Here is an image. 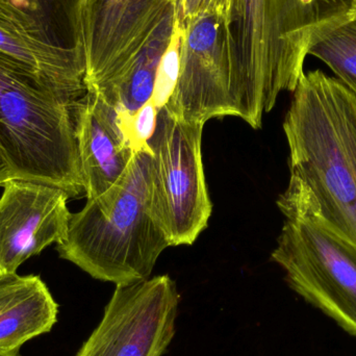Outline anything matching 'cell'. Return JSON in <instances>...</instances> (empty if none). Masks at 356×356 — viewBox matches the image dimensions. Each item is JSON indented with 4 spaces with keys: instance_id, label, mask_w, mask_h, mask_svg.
Masks as SVG:
<instances>
[{
    "instance_id": "15",
    "label": "cell",
    "mask_w": 356,
    "mask_h": 356,
    "mask_svg": "<svg viewBox=\"0 0 356 356\" xmlns=\"http://www.w3.org/2000/svg\"><path fill=\"white\" fill-rule=\"evenodd\" d=\"M41 19L65 45L85 54L90 0H12Z\"/></svg>"
},
{
    "instance_id": "10",
    "label": "cell",
    "mask_w": 356,
    "mask_h": 356,
    "mask_svg": "<svg viewBox=\"0 0 356 356\" xmlns=\"http://www.w3.org/2000/svg\"><path fill=\"white\" fill-rule=\"evenodd\" d=\"M0 197V274L17 273L29 257L60 244L68 232V193L41 182L10 179Z\"/></svg>"
},
{
    "instance_id": "4",
    "label": "cell",
    "mask_w": 356,
    "mask_h": 356,
    "mask_svg": "<svg viewBox=\"0 0 356 356\" xmlns=\"http://www.w3.org/2000/svg\"><path fill=\"white\" fill-rule=\"evenodd\" d=\"M76 102L38 86L0 54V145L13 179L85 193L76 134Z\"/></svg>"
},
{
    "instance_id": "18",
    "label": "cell",
    "mask_w": 356,
    "mask_h": 356,
    "mask_svg": "<svg viewBox=\"0 0 356 356\" xmlns=\"http://www.w3.org/2000/svg\"><path fill=\"white\" fill-rule=\"evenodd\" d=\"M159 112L160 110L152 97L134 116L123 120L135 152L149 147L148 142L156 131Z\"/></svg>"
},
{
    "instance_id": "16",
    "label": "cell",
    "mask_w": 356,
    "mask_h": 356,
    "mask_svg": "<svg viewBox=\"0 0 356 356\" xmlns=\"http://www.w3.org/2000/svg\"><path fill=\"white\" fill-rule=\"evenodd\" d=\"M309 56L327 65L356 96V17L322 29L309 46Z\"/></svg>"
},
{
    "instance_id": "2",
    "label": "cell",
    "mask_w": 356,
    "mask_h": 356,
    "mask_svg": "<svg viewBox=\"0 0 356 356\" xmlns=\"http://www.w3.org/2000/svg\"><path fill=\"white\" fill-rule=\"evenodd\" d=\"M353 15V0H232L228 26L238 118L261 129L278 96L296 89L314 38Z\"/></svg>"
},
{
    "instance_id": "9",
    "label": "cell",
    "mask_w": 356,
    "mask_h": 356,
    "mask_svg": "<svg viewBox=\"0 0 356 356\" xmlns=\"http://www.w3.org/2000/svg\"><path fill=\"white\" fill-rule=\"evenodd\" d=\"M0 54L50 93L74 102L87 93L85 56L12 0H0Z\"/></svg>"
},
{
    "instance_id": "6",
    "label": "cell",
    "mask_w": 356,
    "mask_h": 356,
    "mask_svg": "<svg viewBox=\"0 0 356 356\" xmlns=\"http://www.w3.org/2000/svg\"><path fill=\"white\" fill-rule=\"evenodd\" d=\"M203 127L173 116L163 106L148 142L150 209L170 246L194 244L213 211L202 162Z\"/></svg>"
},
{
    "instance_id": "17",
    "label": "cell",
    "mask_w": 356,
    "mask_h": 356,
    "mask_svg": "<svg viewBox=\"0 0 356 356\" xmlns=\"http://www.w3.org/2000/svg\"><path fill=\"white\" fill-rule=\"evenodd\" d=\"M180 47H181V24L177 17L170 43L159 66L154 95H152V99L156 102L159 110L165 106L177 87L180 68Z\"/></svg>"
},
{
    "instance_id": "19",
    "label": "cell",
    "mask_w": 356,
    "mask_h": 356,
    "mask_svg": "<svg viewBox=\"0 0 356 356\" xmlns=\"http://www.w3.org/2000/svg\"><path fill=\"white\" fill-rule=\"evenodd\" d=\"M232 0H175L177 17L180 22L201 15L215 14L227 19Z\"/></svg>"
},
{
    "instance_id": "3",
    "label": "cell",
    "mask_w": 356,
    "mask_h": 356,
    "mask_svg": "<svg viewBox=\"0 0 356 356\" xmlns=\"http://www.w3.org/2000/svg\"><path fill=\"white\" fill-rule=\"evenodd\" d=\"M152 148L137 150L129 168L108 191L71 213L62 259L95 280L127 286L148 280L170 246L150 209Z\"/></svg>"
},
{
    "instance_id": "22",
    "label": "cell",
    "mask_w": 356,
    "mask_h": 356,
    "mask_svg": "<svg viewBox=\"0 0 356 356\" xmlns=\"http://www.w3.org/2000/svg\"><path fill=\"white\" fill-rule=\"evenodd\" d=\"M353 17H356V0H353Z\"/></svg>"
},
{
    "instance_id": "21",
    "label": "cell",
    "mask_w": 356,
    "mask_h": 356,
    "mask_svg": "<svg viewBox=\"0 0 356 356\" xmlns=\"http://www.w3.org/2000/svg\"><path fill=\"white\" fill-rule=\"evenodd\" d=\"M0 356H20L18 353H0Z\"/></svg>"
},
{
    "instance_id": "14",
    "label": "cell",
    "mask_w": 356,
    "mask_h": 356,
    "mask_svg": "<svg viewBox=\"0 0 356 356\" xmlns=\"http://www.w3.org/2000/svg\"><path fill=\"white\" fill-rule=\"evenodd\" d=\"M175 3L165 15L160 25L144 44L139 54L118 76L96 92L127 120L134 116L154 95L161 60L170 43L175 27Z\"/></svg>"
},
{
    "instance_id": "13",
    "label": "cell",
    "mask_w": 356,
    "mask_h": 356,
    "mask_svg": "<svg viewBox=\"0 0 356 356\" xmlns=\"http://www.w3.org/2000/svg\"><path fill=\"white\" fill-rule=\"evenodd\" d=\"M58 314L39 276L0 274V353H18L25 343L49 332Z\"/></svg>"
},
{
    "instance_id": "20",
    "label": "cell",
    "mask_w": 356,
    "mask_h": 356,
    "mask_svg": "<svg viewBox=\"0 0 356 356\" xmlns=\"http://www.w3.org/2000/svg\"><path fill=\"white\" fill-rule=\"evenodd\" d=\"M10 179H13L10 165H8V160H6L3 150H2L1 145H0V186Z\"/></svg>"
},
{
    "instance_id": "11",
    "label": "cell",
    "mask_w": 356,
    "mask_h": 356,
    "mask_svg": "<svg viewBox=\"0 0 356 356\" xmlns=\"http://www.w3.org/2000/svg\"><path fill=\"white\" fill-rule=\"evenodd\" d=\"M175 0H90L87 90H99L134 60Z\"/></svg>"
},
{
    "instance_id": "1",
    "label": "cell",
    "mask_w": 356,
    "mask_h": 356,
    "mask_svg": "<svg viewBox=\"0 0 356 356\" xmlns=\"http://www.w3.org/2000/svg\"><path fill=\"white\" fill-rule=\"evenodd\" d=\"M282 127L289 184L356 244V96L320 69L303 72Z\"/></svg>"
},
{
    "instance_id": "8",
    "label": "cell",
    "mask_w": 356,
    "mask_h": 356,
    "mask_svg": "<svg viewBox=\"0 0 356 356\" xmlns=\"http://www.w3.org/2000/svg\"><path fill=\"white\" fill-rule=\"evenodd\" d=\"M180 295L169 275L117 286L76 356H163L177 332Z\"/></svg>"
},
{
    "instance_id": "12",
    "label": "cell",
    "mask_w": 356,
    "mask_h": 356,
    "mask_svg": "<svg viewBox=\"0 0 356 356\" xmlns=\"http://www.w3.org/2000/svg\"><path fill=\"white\" fill-rule=\"evenodd\" d=\"M74 118L85 194L95 198L120 179L136 152L122 117L96 92L76 102Z\"/></svg>"
},
{
    "instance_id": "7",
    "label": "cell",
    "mask_w": 356,
    "mask_h": 356,
    "mask_svg": "<svg viewBox=\"0 0 356 356\" xmlns=\"http://www.w3.org/2000/svg\"><path fill=\"white\" fill-rule=\"evenodd\" d=\"M180 24L179 75L165 108L181 120L204 125L213 118L238 117L227 19L201 15Z\"/></svg>"
},
{
    "instance_id": "5",
    "label": "cell",
    "mask_w": 356,
    "mask_h": 356,
    "mask_svg": "<svg viewBox=\"0 0 356 356\" xmlns=\"http://www.w3.org/2000/svg\"><path fill=\"white\" fill-rule=\"evenodd\" d=\"M277 207L286 220L271 259L294 292L356 337V244L328 226L291 184Z\"/></svg>"
}]
</instances>
